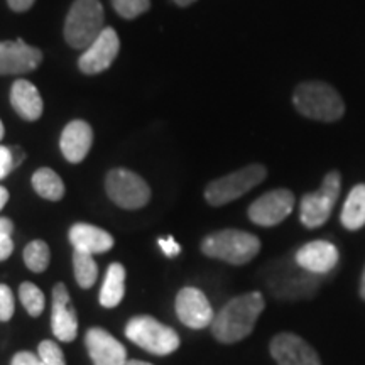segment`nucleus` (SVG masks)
Segmentation results:
<instances>
[{"label": "nucleus", "mask_w": 365, "mask_h": 365, "mask_svg": "<svg viewBox=\"0 0 365 365\" xmlns=\"http://www.w3.org/2000/svg\"><path fill=\"white\" fill-rule=\"evenodd\" d=\"M262 294L259 291L245 293L230 299L212 322L213 336L220 344H237L252 333L257 318L264 312Z\"/></svg>", "instance_id": "nucleus-1"}, {"label": "nucleus", "mask_w": 365, "mask_h": 365, "mask_svg": "<svg viewBox=\"0 0 365 365\" xmlns=\"http://www.w3.org/2000/svg\"><path fill=\"white\" fill-rule=\"evenodd\" d=\"M293 102L301 115L319 122H335L345 112V103L339 91L323 81H307L298 85Z\"/></svg>", "instance_id": "nucleus-2"}, {"label": "nucleus", "mask_w": 365, "mask_h": 365, "mask_svg": "<svg viewBox=\"0 0 365 365\" xmlns=\"http://www.w3.org/2000/svg\"><path fill=\"white\" fill-rule=\"evenodd\" d=\"M261 250V240L244 230L227 228L205 237L202 242V252L212 259L244 266L252 261Z\"/></svg>", "instance_id": "nucleus-3"}, {"label": "nucleus", "mask_w": 365, "mask_h": 365, "mask_svg": "<svg viewBox=\"0 0 365 365\" xmlns=\"http://www.w3.org/2000/svg\"><path fill=\"white\" fill-rule=\"evenodd\" d=\"M103 19L98 0H75L65 22L66 43L75 49H86L105 29Z\"/></svg>", "instance_id": "nucleus-4"}, {"label": "nucleus", "mask_w": 365, "mask_h": 365, "mask_svg": "<svg viewBox=\"0 0 365 365\" xmlns=\"http://www.w3.org/2000/svg\"><path fill=\"white\" fill-rule=\"evenodd\" d=\"M125 336L154 355H170L180 346V335L148 314L132 318L125 327Z\"/></svg>", "instance_id": "nucleus-5"}, {"label": "nucleus", "mask_w": 365, "mask_h": 365, "mask_svg": "<svg viewBox=\"0 0 365 365\" xmlns=\"http://www.w3.org/2000/svg\"><path fill=\"white\" fill-rule=\"evenodd\" d=\"M267 170L262 164H250L239 171L218 178L212 181L205 190V198L212 207H222L234 200L240 198L242 195L249 193L250 190L266 180Z\"/></svg>", "instance_id": "nucleus-6"}, {"label": "nucleus", "mask_w": 365, "mask_h": 365, "mask_svg": "<svg viewBox=\"0 0 365 365\" xmlns=\"http://www.w3.org/2000/svg\"><path fill=\"white\" fill-rule=\"evenodd\" d=\"M341 178L339 171H331L325 176L322 182V188L314 193H308L303 196L299 205V218L301 223L308 228L322 227L328 222L333 208H335L336 200L340 196Z\"/></svg>", "instance_id": "nucleus-7"}, {"label": "nucleus", "mask_w": 365, "mask_h": 365, "mask_svg": "<svg viewBox=\"0 0 365 365\" xmlns=\"http://www.w3.org/2000/svg\"><path fill=\"white\" fill-rule=\"evenodd\" d=\"M108 198L117 207L125 210H137L148 205L150 200V188L143 178L129 170H112L105 180Z\"/></svg>", "instance_id": "nucleus-8"}, {"label": "nucleus", "mask_w": 365, "mask_h": 365, "mask_svg": "<svg viewBox=\"0 0 365 365\" xmlns=\"http://www.w3.org/2000/svg\"><path fill=\"white\" fill-rule=\"evenodd\" d=\"M294 208V195L286 188H277L262 195L249 207V218L255 225L274 227L284 222Z\"/></svg>", "instance_id": "nucleus-9"}, {"label": "nucleus", "mask_w": 365, "mask_h": 365, "mask_svg": "<svg viewBox=\"0 0 365 365\" xmlns=\"http://www.w3.org/2000/svg\"><path fill=\"white\" fill-rule=\"evenodd\" d=\"M175 307L180 322L188 328H193V330H202V328L210 327L215 318L208 298L198 287H182L176 296Z\"/></svg>", "instance_id": "nucleus-10"}, {"label": "nucleus", "mask_w": 365, "mask_h": 365, "mask_svg": "<svg viewBox=\"0 0 365 365\" xmlns=\"http://www.w3.org/2000/svg\"><path fill=\"white\" fill-rule=\"evenodd\" d=\"M120 49V41L112 27H105L97 39L80 56L78 66L85 75H97L108 70Z\"/></svg>", "instance_id": "nucleus-11"}, {"label": "nucleus", "mask_w": 365, "mask_h": 365, "mask_svg": "<svg viewBox=\"0 0 365 365\" xmlns=\"http://www.w3.org/2000/svg\"><path fill=\"white\" fill-rule=\"evenodd\" d=\"M269 349L277 365H322L317 350L294 333L276 335Z\"/></svg>", "instance_id": "nucleus-12"}, {"label": "nucleus", "mask_w": 365, "mask_h": 365, "mask_svg": "<svg viewBox=\"0 0 365 365\" xmlns=\"http://www.w3.org/2000/svg\"><path fill=\"white\" fill-rule=\"evenodd\" d=\"M43 61L38 48L26 44L22 39L0 43V75H22L36 70Z\"/></svg>", "instance_id": "nucleus-13"}, {"label": "nucleus", "mask_w": 365, "mask_h": 365, "mask_svg": "<svg viewBox=\"0 0 365 365\" xmlns=\"http://www.w3.org/2000/svg\"><path fill=\"white\" fill-rule=\"evenodd\" d=\"M51 328L54 336L61 341H73L78 333V318L73 308L70 293L63 282H58L53 289V313Z\"/></svg>", "instance_id": "nucleus-14"}, {"label": "nucleus", "mask_w": 365, "mask_h": 365, "mask_svg": "<svg viewBox=\"0 0 365 365\" xmlns=\"http://www.w3.org/2000/svg\"><path fill=\"white\" fill-rule=\"evenodd\" d=\"M85 345L93 365H124L125 346L103 328H90L85 335Z\"/></svg>", "instance_id": "nucleus-15"}, {"label": "nucleus", "mask_w": 365, "mask_h": 365, "mask_svg": "<svg viewBox=\"0 0 365 365\" xmlns=\"http://www.w3.org/2000/svg\"><path fill=\"white\" fill-rule=\"evenodd\" d=\"M340 254L339 249L328 240H313L304 244L298 249L294 255V261L304 271L323 276V274L331 272L339 264Z\"/></svg>", "instance_id": "nucleus-16"}, {"label": "nucleus", "mask_w": 365, "mask_h": 365, "mask_svg": "<svg viewBox=\"0 0 365 365\" xmlns=\"http://www.w3.org/2000/svg\"><path fill=\"white\" fill-rule=\"evenodd\" d=\"M91 144H93V130L85 120H71L65 127L61 140H59L63 156L73 164L83 161L86 154L90 153Z\"/></svg>", "instance_id": "nucleus-17"}, {"label": "nucleus", "mask_w": 365, "mask_h": 365, "mask_svg": "<svg viewBox=\"0 0 365 365\" xmlns=\"http://www.w3.org/2000/svg\"><path fill=\"white\" fill-rule=\"evenodd\" d=\"M70 244L75 250L86 254H103L113 247V237L103 228L90 223H76L70 228Z\"/></svg>", "instance_id": "nucleus-18"}, {"label": "nucleus", "mask_w": 365, "mask_h": 365, "mask_svg": "<svg viewBox=\"0 0 365 365\" xmlns=\"http://www.w3.org/2000/svg\"><path fill=\"white\" fill-rule=\"evenodd\" d=\"M11 103L14 110L26 120L33 122L43 115V98L39 90L27 80H17L11 90Z\"/></svg>", "instance_id": "nucleus-19"}, {"label": "nucleus", "mask_w": 365, "mask_h": 365, "mask_svg": "<svg viewBox=\"0 0 365 365\" xmlns=\"http://www.w3.org/2000/svg\"><path fill=\"white\" fill-rule=\"evenodd\" d=\"M125 294V267L113 262L108 266L102 289H100V304L103 308H115L122 303Z\"/></svg>", "instance_id": "nucleus-20"}, {"label": "nucleus", "mask_w": 365, "mask_h": 365, "mask_svg": "<svg viewBox=\"0 0 365 365\" xmlns=\"http://www.w3.org/2000/svg\"><path fill=\"white\" fill-rule=\"evenodd\" d=\"M340 220L346 230H359L365 225V185L354 186L346 196Z\"/></svg>", "instance_id": "nucleus-21"}, {"label": "nucleus", "mask_w": 365, "mask_h": 365, "mask_svg": "<svg viewBox=\"0 0 365 365\" xmlns=\"http://www.w3.org/2000/svg\"><path fill=\"white\" fill-rule=\"evenodd\" d=\"M33 188L41 198L59 202L65 196V182L49 168H41L33 175Z\"/></svg>", "instance_id": "nucleus-22"}, {"label": "nucleus", "mask_w": 365, "mask_h": 365, "mask_svg": "<svg viewBox=\"0 0 365 365\" xmlns=\"http://www.w3.org/2000/svg\"><path fill=\"white\" fill-rule=\"evenodd\" d=\"M73 269H75V279L83 289H88L97 282L98 266L93 255L75 250L73 252Z\"/></svg>", "instance_id": "nucleus-23"}, {"label": "nucleus", "mask_w": 365, "mask_h": 365, "mask_svg": "<svg viewBox=\"0 0 365 365\" xmlns=\"http://www.w3.org/2000/svg\"><path fill=\"white\" fill-rule=\"evenodd\" d=\"M51 261V252H49L48 244L44 240H33L26 245L24 249V262L29 271L44 272Z\"/></svg>", "instance_id": "nucleus-24"}, {"label": "nucleus", "mask_w": 365, "mask_h": 365, "mask_svg": "<svg viewBox=\"0 0 365 365\" xmlns=\"http://www.w3.org/2000/svg\"><path fill=\"white\" fill-rule=\"evenodd\" d=\"M19 298L21 303L24 304L26 312L31 314V317H41V313L44 312L46 307V298L44 293L39 289L38 286L33 284V282H22L19 286Z\"/></svg>", "instance_id": "nucleus-25"}, {"label": "nucleus", "mask_w": 365, "mask_h": 365, "mask_svg": "<svg viewBox=\"0 0 365 365\" xmlns=\"http://www.w3.org/2000/svg\"><path fill=\"white\" fill-rule=\"evenodd\" d=\"M112 6L118 16L125 17V19H134L148 11L150 0H112Z\"/></svg>", "instance_id": "nucleus-26"}, {"label": "nucleus", "mask_w": 365, "mask_h": 365, "mask_svg": "<svg viewBox=\"0 0 365 365\" xmlns=\"http://www.w3.org/2000/svg\"><path fill=\"white\" fill-rule=\"evenodd\" d=\"M38 355L39 359L43 360V364L46 365H66L65 355H63L61 349L56 341L53 340H44L39 344L38 349Z\"/></svg>", "instance_id": "nucleus-27"}, {"label": "nucleus", "mask_w": 365, "mask_h": 365, "mask_svg": "<svg viewBox=\"0 0 365 365\" xmlns=\"http://www.w3.org/2000/svg\"><path fill=\"white\" fill-rule=\"evenodd\" d=\"M16 303L14 294L7 284H0V322H9L12 318Z\"/></svg>", "instance_id": "nucleus-28"}, {"label": "nucleus", "mask_w": 365, "mask_h": 365, "mask_svg": "<svg viewBox=\"0 0 365 365\" xmlns=\"http://www.w3.org/2000/svg\"><path fill=\"white\" fill-rule=\"evenodd\" d=\"M12 170H14V159H12L11 148L0 145V180L6 178Z\"/></svg>", "instance_id": "nucleus-29"}, {"label": "nucleus", "mask_w": 365, "mask_h": 365, "mask_svg": "<svg viewBox=\"0 0 365 365\" xmlns=\"http://www.w3.org/2000/svg\"><path fill=\"white\" fill-rule=\"evenodd\" d=\"M158 244L164 252V255H168V257H175V255L181 252V245L178 244V242L175 240V237H171V235L164 237V239H159Z\"/></svg>", "instance_id": "nucleus-30"}, {"label": "nucleus", "mask_w": 365, "mask_h": 365, "mask_svg": "<svg viewBox=\"0 0 365 365\" xmlns=\"http://www.w3.org/2000/svg\"><path fill=\"white\" fill-rule=\"evenodd\" d=\"M11 365H46L43 360L39 359V355H34L31 352H17L14 355Z\"/></svg>", "instance_id": "nucleus-31"}, {"label": "nucleus", "mask_w": 365, "mask_h": 365, "mask_svg": "<svg viewBox=\"0 0 365 365\" xmlns=\"http://www.w3.org/2000/svg\"><path fill=\"white\" fill-rule=\"evenodd\" d=\"M14 252V242L11 235L0 234V261H6Z\"/></svg>", "instance_id": "nucleus-32"}, {"label": "nucleus", "mask_w": 365, "mask_h": 365, "mask_svg": "<svg viewBox=\"0 0 365 365\" xmlns=\"http://www.w3.org/2000/svg\"><path fill=\"white\" fill-rule=\"evenodd\" d=\"M7 2H9V7H11L12 11L26 12L33 7V4L36 2V0H7Z\"/></svg>", "instance_id": "nucleus-33"}, {"label": "nucleus", "mask_w": 365, "mask_h": 365, "mask_svg": "<svg viewBox=\"0 0 365 365\" xmlns=\"http://www.w3.org/2000/svg\"><path fill=\"white\" fill-rule=\"evenodd\" d=\"M12 159H14V168H17L21 164L22 159H24V153H22L21 148H11Z\"/></svg>", "instance_id": "nucleus-34"}, {"label": "nucleus", "mask_w": 365, "mask_h": 365, "mask_svg": "<svg viewBox=\"0 0 365 365\" xmlns=\"http://www.w3.org/2000/svg\"><path fill=\"white\" fill-rule=\"evenodd\" d=\"M9 202V191L4 188V186H0V210L6 207Z\"/></svg>", "instance_id": "nucleus-35"}, {"label": "nucleus", "mask_w": 365, "mask_h": 365, "mask_svg": "<svg viewBox=\"0 0 365 365\" xmlns=\"http://www.w3.org/2000/svg\"><path fill=\"white\" fill-rule=\"evenodd\" d=\"M360 296H362V299H365V267L362 272V279H360Z\"/></svg>", "instance_id": "nucleus-36"}, {"label": "nucleus", "mask_w": 365, "mask_h": 365, "mask_svg": "<svg viewBox=\"0 0 365 365\" xmlns=\"http://www.w3.org/2000/svg\"><path fill=\"white\" fill-rule=\"evenodd\" d=\"M124 365H153L149 362H140V360H127Z\"/></svg>", "instance_id": "nucleus-37"}, {"label": "nucleus", "mask_w": 365, "mask_h": 365, "mask_svg": "<svg viewBox=\"0 0 365 365\" xmlns=\"http://www.w3.org/2000/svg\"><path fill=\"white\" fill-rule=\"evenodd\" d=\"M175 2L178 4V6H181V7H186V6H190V4H193L195 0H175Z\"/></svg>", "instance_id": "nucleus-38"}, {"label": "nucleus", "mask_w": 365, "mask_h": 365, "mask_svg": "<svg viewBox=\"0 0 365 365\" xmlns=\"http://www.w3.org/2000/svg\"><path fill=\"white\" fill-rule=\"evenodd\" d=\"M2 137H4V124L2 120H0V140H2Z\"/></svg>", "instance_id": "nucleus-39"}]
</instances>
